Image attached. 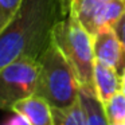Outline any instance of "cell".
Returning <instances> with one entry per match:
<instances>
[{
	"label": "cell",
	"instance_id": "6da1fadb",
	"mask_svg": "<svg viewBox=\"0 0 125 125\" xmlns=\"http://www.w3.org/2000/svg\"><path fill=\"white\" fill-rule=\"evenodd\" d=\"M65 14V0H23L0 32V67L24 58L38 61Z\"/></svg>",
	"mask_w": 125,
	"mask_h": 125
},
{
	"label": "cell",
	"instance_id": "7a4b0ae2",
	"mask_svg": "<svg viewBox=\"0 0 125 125\" xmlns=\"http://www.w3.org/2000/svg\"><path fill=\"white\" fill-rule=\"evenodd\" d=\"M39 70L35 93L54 109H66L81 95L77 74L57 42L51 39L38 59Z\"/></svg>",
	"mask_w": 125,
	"mask_h": 125
},
{
	"label": "cell",
	"instance_id": "3957f363",
	"mask_svg": "<svg viewBox=\"0 0 125 125\" xmlns=\"http://www.w3.org/2000/svg\"><path fill=\"white\" fill-rule=\"evenodd\" d=\"M52 39L66 55L77 74L81 92L95 97L94 87V47L93 36L71 12L66 11L65 16L57 23Z\"/></svg>",
	"mask_w": 125,
	"mask_h": 125
},
{
	"label": "cell",
	"instance_id": "277c9868",
	"mask_svg": "<svg viewBox=\"0 0 125 125\" xmlns=\"http://www.w3.org/2000/svg\"><path fill=\"white\" fill-rule=\"evenodd\" d=\"M39 63L19 59L0 67V110H11L16 101L35 93Z\"/></svg>",
	"mask_w": 125,
	"mask_h": 125
},
{
	"label": "cell",
	"instance_id": "5b68a950",
	"mask_svg": "<svg viewBox=\"0 0 125 125\" xmlns=\"http://www.w3.org/2000/svg\"><path fill=\"white\" fill-rule=\"evenodd\" d=\"M71 12L92 36L106 26H113L125 12V0H65Z\"/></svg>",
	"mask_w": 125,
	"mask_h": 125
},
{
	"label": "cell",
	"instance_id": "8992f818",
	"mask_svg": "<svg viewBox=\"0 0 125 125\" xmlns=\"http://www.w3.org/2000/svg\"><path fill=\"white\" fill-rule=\"evenodd\" d=\"M11 112L22 117L27 125H57L51 105L36 93L16 101Z\"/></svg>",
	"mask_w": 125,
	"mask_h": 125
},
{
	"label": "cell",
	"instance_id": "52a82bcc",
	"mask_svg": "<svg viewBox=\"0 0 125 125\" xmlns=\"http://www.w3.org/2000/svg\"><path fill=\"white\" fill-rule=\"evenodd\" d=\"M93 47L95 61L121 70L122 49L113 26L102 27L93 35Z\"/></svg>",
	"mask_w": 125,
	"mask_h": 125
},
{
	"label": "cell",
	"instance_id": "ba28073f",
	"mask_svg": "<svg viewBox=\"0 0 125 125\" xmlns=\"http://www.w3.org/2000/svg\"><path fill=\"white\" fill-rule=\"evenodd\" d=\"M94 87L95 98L105 104L116 93L121 92V74L117 69L95 61L94 63Z\"/></svg>",
	"mask_w": 125,
	"mask_h": 125
},
{
	"label": "cell",
	"instance_id": "9c48e42d",
	"mask_svg": "<svg viewBox=\"0 0 125 125\" xmlns=\"http://www.w3.org/2000/svg\"><path fill=\"white\" fill-rule=\"evenodd\" d=\"M52 113L57 125H87V116L81 101V95L75 104L66 109L52 108Z\"/></svg>",
	"mask_w": 125,
	"mask_h": 125
},
{
	"label": "cell",
	"instance_id": "30bf717a",
	"mask_svg": "<svg viewBox=\"0 0 125 125\" xmlns=\"http://www.w3.org/2000/svg\"><path fill=\"white\" fill-rule=\"evenodd\" d=\"M102 110L108 125H124L125 124V94L118 92L102 104Z\"/></svg>",
	"mask_w": 125,
	"mask_h": 125
},
{
	"label": "cell",
	"instance_id": "8fae6325",
	"mask_svg": "<svg viewBox=\"0 0 125 125\" xmlns=\"http://www.w3.org/2000/svg\"><path fill=\"white\" fill-rule=\"evenodd\" d=\"M81 101L86 110L87 125H108V121L102 110V105L97 98L81 92Z\"/></svg>",
	"mask_w": 125,
	"mask_h": 125
},
{
	"label": "cell",
	"instance_id": "7c38bea8",
	"mask_svg": "<svg viewBox=\"0 0 125 125\" xmlns=\"http://www.w3.org/2000/svg\"><path fill=\"white\" fill-rule=\"evenodd\" d=\"M23 0H0V32L14 18Z\"/></svg>",
	"mask_w": 125,
	"mask_h": 125
},
{
	"label": "cell",
	"instance_id": "4fadbf2b",
	"mask_svg": "<svg viewBox=\"0 0 125 125\" xmlns=\"http://www.w3.org/2000/svg\"><path fill=\"white\" fill-rule=\"evenodd\" d=\"M113 28H114V31H116L117 38H118L121 49H122V63H121V70H122V69L125 67V12L113 24ZM121 70H120V73H121Z\"/></svg>",
	"mask_w": 125,
	"mask_h": 125
},
{
	"label": "cell",
	"instance_id": "5bb4252c",
	"mask_svg": "<svg viewBox=\"0 0 125 125\" xmlns=\"http://www.w3.org/2000/svg\"><path fill=\"white\" fill-rule=\"evenodd\" d=\"M121 92L125 94V67L121 70Z\"/></svg>",
	"mask_w": 125,
	"mask_h": 125
},
{
	"label": "cell",
	"instance_id": "9a60e30c",
	"mask_svg": "<svg viewBox=\"0 0 125 125\" xmlns=\"http://www.w3.org/2000/svg\"><path fill=\"white\" fill-rule=\"evenodd\" d=\"M124 125H125V124H124Z\"/></svg>",
	"mask_w": 125,
	"mask_h": 125
}]
</instances>
